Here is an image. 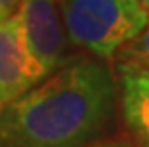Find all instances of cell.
<instances>
[{
  "mask_svg": "<svg viewBox=\"0 0 149 147\" xmlns=\"http://www.w3.org/2000/svg\"><path fill=\"white\" fill-rule=\"evenodd\" d=\"M115 101L117 80L105 65L74 61L0 109V147H88Z\"/></svg>",
  "mask_w": 149,
  "mask_h": 147,
  "instance_id": "obj_1",
  "label": "cell"
},
{
  "mask_svg": "<svg viewBox=\"0 0 149 147\" xmlns=\"http://www.w3.org/2000/svg\"><path fill=\"white\" fill-rule=\"evenodd\" d=\"M61 12L67 38L97 57H111L149 23L140 0H61Z\"/></svg>",
  "mask_w": 149,
  "mask_h": 147,
  "instance_id": "obj_2",
  "label": "cell"
},
{
  "mask_svg": "<svg viewBox=\"0 0 149 147\" xmlns=\"http://www.w3.org/2000/svg\"><path fill=\"white\" fill-rule=\"evenodd\" d=\"M15 17L25 54L44 80L61 65L65 48L61 0H21Z\"/></svg>",
  "mask_w": 149,
  "mask_h": 147,
  "instance_id": "obj_3",
  "label": "cell"
},
{
  "mask_svg": "<svg viewBox=\"0 0 149 147\" xmlns=\"http://www.w3.org/2000/svg\"><path fill=\"white\" fill-rule=\"evenodd\" d=\"M25 54L15 13L0 21V109L40 84Z\"/></svg>",
  "mask_w": 149,
  "mask_h": 147,
  "instance_id": "obj_4",
  "label": "cell"
},
{
  "mask_svg": "<svg viewBox=\"0 0 149 147\" xmlns=\"http://www.w3.org/2000/svg\"><path fill=\"white\" fill-rule=\"evenodd\" d=\"M118 100L132 147H149V71L128 59H118Z\"/></svg>",
  "mask_w": 149,
  "mask_h": 147,
  "instance_id": "obj_5",
  "label": "cell"
},
{
  "mask_svg": "<svg viewBox=\"0 0 149 147\" xmlns=\"http://www.w3.org/2000/svg\"><path fill=\"white\" fill-rule=\"evenodd\" d=\"M120 59H128L149 71V23L134 40L120 48Z\"/></svg>",
  "mask_w": 149,
  "mask_h": 147,
  "instance_id": "obj_6",
  "label": "cell"
},
{
  "mask_svg": "<svg viewBox=\"0 0 149 147\" xmlns=\"http://www.w3.org/2000/svg\"><path fill=\"white\" fill-rule=\"evenodd\" d=\"M21 0H0V21L15 13Z\"/></svg>",
  "mask_w": 149,
  "mask_h": 147,
  "instance_id": "obj_7",
  "label": "cell"
},
{
  "mask_svg": "<svg viewBox=\"0 0 149 147\" xmlns=\"http://www.w3.org/2000/svg\"><path fill=\"white\" fill-rule=\"evenodd\" d=\"M90 147H132V145L126 139H111V141H100V143L90 145Z\"/></svg>",
  "mask_w": 149,
  "mask_h": 147,
  "instance_id": "obj_8",
  "label": "cell"
},
{
  "mask_svg": "<svg viewBox=\"0 0 149 147\" xmlns=\"http://www.w3.org/2000/svg\"><path fill=\"white\" fill-rule=\"evenodd\" d=\"M140 4H141V8L145 10V13L149 15V0H140Z\"/></svg>",
  "mask_w": 149,
  "mask_h": 147,
  "instance_id": "obj_9",
  "label": "cell"
}]
</instances>
